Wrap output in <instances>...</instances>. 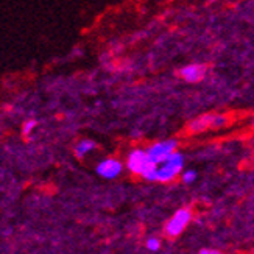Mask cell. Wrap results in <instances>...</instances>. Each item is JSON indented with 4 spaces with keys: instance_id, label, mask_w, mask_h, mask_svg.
<instances>
[{
    "instance_id": "6da1fadb",
    "label": "cell",
    "mask_w": 254,
    "mask_h": 254,
    "mask_svg": "<svg viewBox=\"0 0 254 254\" xmlns=\"http://www.w3.org/2000/svg\"><path fill=\"white\" fill-rule=\"evenodd\" d=\"M127 165L132 173L140 175L142 178H145L147 181H156V167L158 165L148 158L145 150L131 151L129 156H128Z\"/></svg>"
},
{
    "instance_id": "7a4b0ae2",
    "label": "cell",
    "mask_w": 254,
    "mask_h": 254,
    "mask_svg": "<svg viewBox=\"0 0 254 254\" xmlns=\"http://www.w3.org/2000/svg\"><path fill=\"white\" fill-rule=\"evenodd\" d=\"M184 167V156L180 151L170 153L167 159L158 164L156 167V181L159 183H170L176 176L181 173V169Z\"/></svg>"
},
{
    "instance_id": "3957f363",
    "label": "cell",
    "mask_w": 254,
    "mask_h": 254,
    "mask_svg": "<svg viewBox=\"0 0 254 254\" xmlns=\"http://www.w3.org/2000/svg\"><path fill=\"white\" fill-rule=\"evenodd\" d=\"M192 220V211L187 207H183V209H178L173 217L167 222V225H165V234H167L169 237H178L183 231L187 228V225L190 223Z\"/></svg>"
},
{
    "instance_id": "277c9868",
    "label": "cell",
    "mask_w": 254,
    "mask_h": 254,
    "mask_svg": "<svg viewBox=\"0 0 254 254\" xmlns=\"http://www.w3.org/2000/svg\"><path fill=\"white\" fill-rule=\"evenodd\" d=\"M228 125V117L220 116V114H206L195 119L193 122L189 124L190 132H203L207 128H222Z\"/></svg>"
},
{
    "instance_id": "5b68a950",
    "label": "cell",
    "mask_w": 254,
    "mask_h": 254,
    "mask_svg": "<svg viewBox=\"0 0 254 254\" xmlns=\"http://www.w3.org/2000/svg\"><path fill=\"white\" fill-rule=\"evenodd\" d=\"M178 148V140L170 139V140H164V142H158V143H153L151 147H148L145 151L148 154V158L154 162V164H161L167 159V156L170 153L176 151Z\"/></svg>"
},
{
    "instance_id": "8992f818",
    "label": "cell",
    "mask_w": 254,
    "mask_h": 254,
    "mask_svg": "<svg viewBox=\"0 0 254 254\" xmlns=\"http://www.w3.org/2000/svg\"><path fill=\"white\" fill-rule=\"evenodd\" d=\"M122 170H124L122 162L117 161V159H113V158L105 159V161H102L100 164L97 165V173L100 176H103L105 180L117 178V176L122 173Z\"/></svg>"
},
{
    "instance_id": "52a82bcc",
    "label": "cell",
    "mask_w": 254,
    "mask_h": 254,
    "mask_svg": "<svg viewBox=\"0 0 254 254\" xmlns=\"http://www.w3.org/2000/svg\"><path fill=\"white\" fill-rule=\"evenodd\" d=\"M180 75L186 81L189 83H198L204 78L206 75V67L201 64H190V65H186V67L181 69Z\"/></svg>"
},
{
    "instance_id": "ba28073f",
    "label": "cell",
    "mask_w": 254,
    "mask_h": 254,
    "mask_svg": "<svg viewBox=\"0 0 254 254\" xmlns=\"http://www.w3.org/2000/svg\"><path fill=\"white\" fill-rule=\"evenodd\" d=\"M95 148V142L94 140H89V139H84V140H81L78 145H76V148H75V154L78 158H84V154L86 153H89L91 150H94Z\"/></svg>"
},
{
    "instance_id": "9c48e42d",
    "label": "cell",
    "mask_w": 254,
    "mask_h": 254,
    "mask_svg": "<svg viewBox=\"0 0 254 254\" xmlns=\"http://www.w3.org/2000/svg\"><path fill=\"white\" fill-rule=\"evenodd\" d=\"M195 180H196V172L195 170H187V172L183 173V181L186 184H192Z\"/></svg>"
},
{
    "instance_id": "30bf717a",
    "label": "cell",
    "mask_w": 254,
    "mask_h": 254,
    "mask_svg": "<svg viewBox=\"0 0 254 254\" xmlns=\"http://www.w3.org/2000/svg\"><path fill=\"white\" fill-rule=\"evenodd\" d=\"M147 248L150 251H158L161 248V242L158 239H148L147 240Z\"/></svg>"
},
{
    "instance_id": "8fae6325",
    "label": "cell",
    "mask_w": 254,
    "mask_h": 254,
    "mask_svg": "<svg viewBox=\"0 0 254 254\" xmlns=\"http://www.w3.org/2000/svg\"><path fill=\"white\" fill-rule=\"evenodd\" d=\"M35 127H36V122H35V120H28V122L24 125V132H25V134H30L31 129L35 128Z\"/></svg>"
},
{
    "instance_id": "7c38bea8",
    "label": "cell",
    "mask_w": 254,
    "mask_h": 254,
    "mask_svg": "<svg viewBox=\"0 0 254 254\" xmlns=\"http://www.w3.org/2000/svg\"><path fill=\"white\" fill-rule=\"evenodd\" d=\"M200 254H223L222 251H218V250H209V248H204L200 251Z\"/></svg>"
}]
</instances>
